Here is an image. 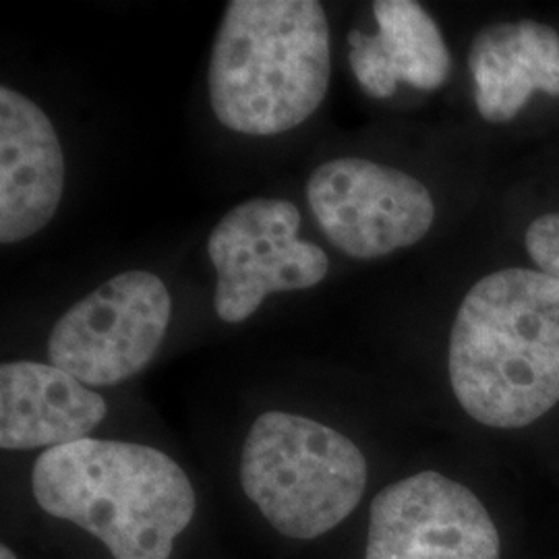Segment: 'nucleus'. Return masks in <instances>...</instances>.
Segmentation results:
<instances>
[{"mask_svg": "<svg viewBox=\"0 0 559 559\" xmlns=\"http://www.w3.org/2000/svg\"><path fill=\"white\" fill-rule=\"evenodd\" d=\"M330 25L318 0H233L212 46L210 104L226 129L280 135L325 100Z\"/></svg>", "mask_w": 559, "mask_h": 559, "instance_id": "7ed1b4c3", "label": "nucleus"}, {"mask_svg": "<svg viewBox=\"0 0 559 559\" xmlns=\"http://www.w3.org/2000/svg\"><path fill=\"white\" fill-rule=\"evenodd\" d=\"M300 212L290 201H245L207 239L218 284L214 307L222 321L249 320L267 295L307 290L328 276L325 251L299 239Z\"/></svg>", "mask_w": 559, "mask_h": 559, "instance_id": "423d86ee", "label": "nucleus"}, {"mask_svg": "<svg viewBox=\"0 0 559 559\" xmlns=\"http://www.w3.org/2000/svg\"><path fill=\"white\" fill-rule=\"evenodd\" d=\"M365 559H501L500 533L468 487L425 471L376 496Z\"/></svg>", "mask_w": 559, "mask_h": 559, "instance_id": "6e6552de", "label": "nucleus"}, {"mask_svg": "<svg viewBox=\"0 0 559 559\" xmlns=\"http://www.w3.org/2000/svg\"><path fill=\"white\" fill-rule=\"evenodd\" d=\"M450 381L468 417L520 429L559 402V282L510 267L480 278L450 334Z\"/></svg>", "mask_w": 559, "mask_h": 559, "instance_id": "f257e3e1", "label": "nucleus"}, {"mask_svg": "<svg viewBox=\"0 0 559 559\" xmlns=\"http://www.w3.org/2000/svg\"><path fill=\"white\" fill-rule=\"evenodd\" d=\"M64 189L57 129L36 102L0 87V242L38 235L55 218Z\"/></svg>", "mask_w": 559, "mask_h": 559, "instance_id": "1a4fd4ad", "label": "nucleus"}, {"mask_svg": "<svg viewBox=\"0 0 559 559\" xmlns=\"http://www.w3.org/2000/svg\"><path fill=\"white\" fill-rule=\"evenodd\" d=\"M0 559H17V556L9 545H0Z\"/></svg>", "mask_w": 559, "mask_h": 559, "instance_id": "4468645a", "label": "nucleus"}, {"mask_svg": "<svg viewBox=\"0 0 559 559\" xmlns=\"http://www.w3.org/2000/svg\"><path fill=\"white\" fill-rule=\"evenodd\" d=\"M376 36L359 29L348 34L353 75L371 98H390L400 81L423 92L441 87L452 69V57L440 25L415 0H378Z\"/></svg>", "mask_w": 559, "mask_h": 559, "instance_id": "9b49d317", "label": "nucleus"}, {"mask_svg": "<svg viewBox=\"0 0 559 559\" xmlns=\"http://www.w3.org/2000/svg\"><path fill=\"white\" fill-rule=\"evenodd\" d=\"M307 200L323 235L355 260H378L417 245L436 221V203L420 180L365 158L318 166Z\"/></svg>", "mask_w": 559, "mask_h": 559, "instance_id": "0eeeda50", "label": "nucleus"}, {"mask_svg": "<svg viewBox=\"0 0 559 559\" xmlns=\"http://www.w3.org/2000/svg\"><path fill=\"white\" fill-rule=\"evenodd\" d=\"M106 413L98 392L55 365L9 360L0 367L2 450H52L85 440Z\"/></svg>", "mask_w": 559, "mask_h": 559, "instance_id": "9d476101", "label": "nucleus"}, {"mask_svg": "<svg viewBox=\"0 0 559 559\" xmlns=\"http://www.w3.org/2000/svg\"><path fill=\"white\" fill-rule=\"evenodd\" d=\"M170 316V293L156 274L122 272L55 323L48 359L85 385H117L135 378L156 357Z\"/></svg>", "mask_w": 559, "mask_h": 559, "instance_id": "39448f33", "label": "nucleus"}, {"mask_svg": "<svg viewBox=\"0 0 559 559\" xmlns=\"http://www.w3.org/2000/svg\"><path fill=\"white\" fill-rule=\"evenodd\" d=\"M468 69L480 117L516 119L537 92L559 98V34L531 20L487 25L471 44Z\"/></svg>", "mask_w": 559, "mask_h": 559, "instance_id": "f8f14e48", "label": "nucleus"}, {"mask_svg": "<svg viewBox=\"0 0 559 559\" xmlns=\"http://www.w3.org/2000/svg\"><path fill=\"white\" fill-rule=\"evenodd\" d=\"M240 485L280 535L318 539L359 506L367 460L336 429L270 411L251 425L242 443Z\"/></svg>", "mask_w": 559, "mask_h": 559, "instance_id": "20e7f679", "label": "nucleus"}, {"mask_svg": "<svg viewBox=\"0 0 559 559\" xmlns=\"http://www.w3.org/2000/svg\"><path fill=\"white\" fill-rule=\"evenodd\" d=\"M32 491L41 510L104 543L115 559H168L195 516L185 471L143 443L81 440L46 450Z\"/></svg>", "mask_w": 559, "mask_h": 559, "instance_id": "f03ea898", "label": "nucleus"}, {"mask_svg": "<svg viewBox=\"0 0 559 559\" xmlns=\"http://www.w3.org/2000/svg\"><path fill=\"white\" fill-rule=\"evenodd\" d=\"M524 245L539 272L559 282V212L533 221L524 235Z\"/></svg>", "mask_w": 559, "mask_h": 559, "instance_id": "ddd939ff", "label": "nucleus"}]
</instances>
